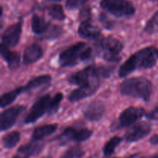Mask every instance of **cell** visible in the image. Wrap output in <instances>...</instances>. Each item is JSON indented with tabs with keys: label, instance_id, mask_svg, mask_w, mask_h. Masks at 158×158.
I'll return each mask as SVG.
<instances>
[{
	"label": "cell",
	"instance_id": "obj_1",
	"mask_svg": "<svg viewBox=\"0 0 158 158\" xmlns=\"http://www.w3.org/2000/svg\"><path fill=\"white\" fill-rule=\"evenodd\" d=\"M157 49L153 46L143 48L133 54L120 66L118 74L125 77L138 69H150L157 63Z\"/></svg>",
	"mask_w": 158,
	"mask_h": 158
},
{
	"label": "cell",
	"instance_id": "obj_2",
	"mask_svg": "<svg viewBox=\"0 0 158 158\" xmlns=\"http://www.w3.org/2000/svg\"><path fill=\"white\" fill-rule=\"evenodd\" d=\"M120 90L123 96L148 101L152 95L153 84L144 77H132L122 82Z\"/></svg>",
	"mask_w": 158,
	"mask_h": 158
},
{
	"label": "cell",
	"instance_id": "obj_3",
	"mask_svg": "<svg viewBox=\"0 0 158 158\" xmlns=\"http://www.w3.org/2000/svg\"><path fill=\"white\" fill-rule=\"evenodd\" d=\"M112 68L107 66H89L69 76L68 82L70 84L81 86L94 80L108 78L112 73Z\"/></svg>",
	"mask_w": 158,
	"mask_h": 158
},
{
	"label": "cell",
	"instance_id": "obj_4",
	"mask_svg": "<svg viewBox=\"0 0 158 158\" xmlns=\"http://www.w3.org/2000/svg\"><path fill=\"white\" fill-rule=\"evenodd\" d=\"M100 6L116 17H129L135 14L136 8L129 0H100Z\"/></svg>",
	"mask_w": 158,
	"mask_h": 158
},
{
	"label": "cell",
	"instance_id": "obj_5",
	"mask_svg": "<svg viewBox=\"0 0 158 158\" xmlns=\"http://www.w3.org/2000/svg\"><path fill=\"white\" fill-rule=\"evenodd\" d=\"M123 48V43L113 36L101 39L98 43V49L103 59L110 62H117L120 60V53Z\"/></svg>",
	"mask_w": 158,
	"mask_h": 158
},
{
	"label": "cell",
	"instance_id": "obj_6",
	"mask_svg": "<svg viewBox=\"0 0 158 158\" xmlns=\"http://www.w3.org/2000/svg\"><path fill=\"white\" fill-rule=\"evenodd\" d=\"M87 47L85 43H77L69 46L60 53L59 62L62 67H71L78 63L79 60L82 61L83 51Z\"/></svg>",
	"mask_w": 158,
	"mask_h": 158
},
{
	"label": "cell",
	"instance_id": "obj_7",
	"mask_svg": "<svg viewBox=\"0 0 158 158\" xmlns=\"http://www.w3.org/2000/svg\"><path fill=\"white\" fill-rule=\"evenodd\" d=\"M51 100L52 98H51L50 95L46 94V95L40 97L38 100H36L26 115L24 120V123L26 124L34 123L40 117H43V114H46V112H49Z\"/></svg>",
	"mask_w": 158,
	"mask_h": 158
},
{
	"label": "cell",
	"instance_id": "obj_8",
	"mask_svg": "<svg viewBox=\"0 0 158 158\" xmlns=\"http://www.w3.org/2000/svg\"><path fill=\"white\" fill-rule=\"evenodd\" d=\"M26 110V106L17 105L3 111L0 116V129L5 131L12 127L16 122L20 114Z\"/></svg>",
	"mask_w": 158,
	"mask_h": 158
},
{
	"label": "cell",
	"instance_id": "obj_9",
	"mask_svg": "<svg viewBox=\"0 0 158 158\" xmlns=\"http://www.w3.org/2000/svg\"><path fill=\"white\" fill-rule=\"evenodd\" d=\"M23 28V22L19 21L9 26L2 35L1 45L8 48L13 47L18 44Z\"/></svg>",
	"mask_w": 158,
	"mask_h": 158
},
{
	"label": "cell",
	"instance_id": "obj_10",
	"mask_svg": "<svg viewBox=\"0 0 158 158\" xmlns=\"http://www.w3.org/2000/svg\"><path fill=\"white\" fill-rule=\"evenodd\" d=\"M146 114L145 110L142 107L131 106L125 109L119 117V123L123 127L134 124Z\"/></svg>",
	"mask_w": 158,
	"mask_h": 158
},
{
	"label": "cell",
	"instance_id": "obj_11",
	"mask_svg": "<svg viewBox=\"0 0 158 158\" xmlns=\"http://www.w3.org/2000/svg\"><path fill=\"white\" fill-rule=\"evenodd\" d=\"M100 86V80H94L86 84L74 89L68 97V100L71 103L77 102L80 100L93 95Z\"/></svg>",
	"mask_w": 158,
	"mask_h": 158
},
{
	"label": "cell",
	"instance_id": "obj_12",
	"mask_svg": "<svg viewBox=\"0 0 158 158\" xmlns=\"http://www.w3.org/2000/svg\"><path fill=\"white\" fill-rule=\"evenodd\" d=\"M93 131L87 128H81L77 130L75 127H68L60 135V140H73L82 142L88 140L92 136Z\"/></svg>",
	"mask_w": 158,
	"mask_h": 158
},
{
	"label": "cell",
	"instance_id": "obj_13",
	"mask_svg": "<svg viewBox=\"0 0 158 158\" xmlns=\"http://www.w3.org/2000/svg\"><path fill=\"white\" fill-rule=\"evenodd\" d=\"M151 131V125L147 122L138 123L131 128L125 134L127 142H137L144 138Z\"/></svg>",
	"mask_w": 158,
	"mask_h": 158
},
{
	"label": "cell",
	"instance_id": "obj_14",
	"mask_svg": "<svg viewBox=\"0 0 158 158\" xmlns=\"http://www.w3.org/2000/svg\"><path fill=\"white\" fill-rule=\"evenodd\" d=\"M105 112L104 105L98 100L88 103L83 110L85 118L89 121H98L103 117Z\"/></svg>",
	"mask_w": 158,
	"mask_h": 158
},
{
	"label": "cell",
	"instance_id": "obj_15",
	"mask_svg": "<svg viewBox=\"0 0 158 158\" xmlns=\"http://www.w3.org/2000/svg\"><path fill=\"white\" fill-rule=\"evenodd\" d=\"M43 148V145L39 143V141L32 140L26 144L20 147L17 151L19 158H29L30 157L36 156L40 154Z\"/></svg>",
	"mask_w": 158,
	"mask_h": 158
},
{
	"label": "cell",
	"instance_id": "obj_16",
	"mask_svg": "<svg viewBox=\"0 0 158 158\" xmlns=\"http://www.w3.org/2000/svg\"><path fill=\"white\" fill-rule=\"evenodd\" d=\"M43 56V49L37 43L28 46L23 52V63L26 66L35 63Z\"/></svg>",
	"mask_w": 158,
	"mask_h": 158
},
{
	"label": "cell",
	"instance_id": "obj_17",
	"mask_svg": "<svg viewBox=\"0 0 158 158\" xmlns=\"http://www.w3.org/2000/svg\"><path fill=\"white\" fill-rule=\"evenodd\" d=\"M78 33L81 37L89 40H99L101 30L97 26L90 24L89 22L81 23L78 28Z\"/></svg>",
	"mask_w": 158,
	"mask_h": 158
},
{
	"label": "cell",
	"instance_id": "obj_18",
	"mask_svg": "<svg viewBox=\"0 0 158 158\" xmlns=\"http://www.w3.org/2000/svg\"><path fill=\"white\" fill-rule=\"evenodd\" d=\"M31 27L32 32L36 35L46 34L51 27V25L49 22L45 19L44 17H42L37 14H34L32 17L31 21Z\"/></svg>",
	"mask_w": 158,
	"mask_h": 158
},
{
	"label": "cell",
	"instance_id": "obj_19",
	"mask_svg": "<svg viewBox=\"0 0 158 158\" xmlns=\"http://www.w3.org/2000/svg\"><path fill=\"white\" fill-rule=\"evenodd\" d=\"M1 55L6 60L9 69H15L19 66L20 63L19 53L9 49V48L1 45Z\"/></svg>",
	"mask_w": 158,
	"mask_h": 158
},
{
	"label": "cell",
	"instance_id": "obj_20",
	"mask_svg": "<svg viewBox=\"0 0 158 158\" xmlns=\"http://www.w3.org/2000/svg\"><path fill=\"white\" fill-rule=\"evenodd\" d=\"M57 124H46L35 128L32 133V140L40 141L47 136L53 134L57 129Z\"/></svg>",
	"mask_w": 158,
	"mask_h": 158
},
{
	"label": "cell",
	"instance_id": "obj_21",
	"mask_svg": "<svg viewBox=\"0 0 158 158\" xmlns=\"http://www.w3.org/2000/svg\"><path fill=\"white\" fill-rule=\"evenodd\" d=\"M51 81V77L49 75H42L39 77H35L29 80L24 86H23V90L24 92H28L29 90H32L36 88L40 87L42 86L47 84Z\"/></svg>",
	"mask_w": 158,
	"mask_h": 158
},
{
	"label": "cell",
	"instance_id": "obj_22",
	"mask_svg": "<svg viewBox=\"0 0 158 158\" xmlns=\"http://www.w3.org/2000/svg\"><path fill=\"white\" fill-rule=\"evenodd\" d=\"M23 92H24L23 87H18L13 90L9 91V92L3 94L1 97V101H0L1 108H4L6 106H9V104H11L12 102L15 101L16 97Z\"/></svg>",
	"mask_w": 158,
	"mask_h": 158
},
{
	"label": "cell",
	"instance_id": "obj_23",
	"mask_svg": "<svg viewBox=\"0 0 158 158\" xmlns=\"http://www.w3.org/2000/svg\"><path fill=\"white\" fill-rule=\"evenodd\" d=\"M21 138V134L18 131H12L6 134L2 138V145L6 149H11L17 145Z\"/></svg>",
	"mask_w": 158,
	"mask_h": 158
},
{
	"label": "cell",
	"instance_id": "obj_24",
	"mask_svg": "<svg viewBox=\"0 0 158 158\" xmlns=\"http://www.w3.org/2000/svg\"><path fill=\"white\" fill-rule=\"evenodd\" d=\"M47 11L49 16L52 17L53 19L63 21L66 19V15H65L63 8L60 4L54 3V4L50 5L47 8Z\"/></svg>",
	"mask_w": 158,
	"mask_h": 158
},
{
	"label": "cell",
	"instance_id": "obj_25",
	"mask_svg": "<svg viewBox=\"0 0 158 158\" xmlns=\"http://www.w3.org/2000/svg\"><path fill=\"white\" fill-rule=\"evenodd\" d=\"M122 141V138L120 137H114L111 138L103 147V154L106 157L111 156L115 151L116 148L119 146Z\"/></svg>",
	"mask_w": 158,
	"mask_h": 158
},
{
	"label": "cell",
	"instance_id": "obj_26",
	"mask_svg": "<svg viewBox=\"0 0 158 158\" xmlns=\"http://www.w3.org/2000/svg\"><path fill=\"white\" fill-rule=\"evenodd\" d=\"M144 32L150 35L158 33V10L148 21L145 26Z\"/></svg>",
	"mask_w": 158,
	"mask_h": 158
},
{
	"label": "cell",
	"instance_id": "obj_27",
	"mask_svg": "<svg viewBox=\"0 0 158 158\" xmlns=\"http://www.w3.org/2000/svg\"><path fill=\"white\" fill-rule=\"evenodd\" d=\"M84 155V151L80 146H75L69 148L63 153L60 158H82Z\"/></svg>",
	"mask_w": 158,
	"mask_h": 158
},
{
	"label": "cell",
	"instance_id": "obj_28",
	"mask_svg": "<svg viewBox=\"0 0 158 158\" xmlns=\"http://www.w3.org/2000/svg\"><path fill=\"white\" fill-rule=\"evenodd\" d=\"M63 94L61 93H57L55 96H54L53 98H52L50 103V106H49V110L48 114H52L53 113H55L56 111L58 109L59 106H60V102L63 100Z\"/></svg>",
	"mask_w": 158,
	"mask_h": 158
},
{
	"label": "cell",
	"instance_id": "obj_29",
	"mask_svg": "<svg viewBox=\"0 0 158 158\" xmlns=\"http://www.w3.org/2000/svg\"><path fill=\"white\" fill-rule=\"evenodd\" d=\"M89 0H66L65 6L68 10H74L85 6Z\"/></svg>",
	"mask_w": 158,
	"mask_h": 158
},
{
	"label": "cell",
	"instance_id": "obj_30",
	"mask_svg": "<svg viewBox=\"0 0 158 158\" xmlns=\"http://www.w3.org/2000/svg\"><path fill=\"white\" fill-rule=\"evenodd\" d=\"M91 17V9L88 6H83L81 8L79 13V18L82 23L89 22Z\"/></svg>",
	"mask_w": 158,
	"mask_h": 158
},
{
	"label": "cell",
	"instance_id": "obj_31",
	"mask_svg": "<svg viewBox=\"0 0 158 158\" xmlns=\"http://www.w3.org/2000/svg\"><path fill=\"white\" fill-rule=\"evenodd\" d=\"M62 33V28L59 26H51L50 29L46 34L47 39H54L58 37Z\"/></svg>",
	"mask_w": 158,
	"mask_h": 158
},
{
	"label": "cell",
	"instance_id": "obj_32",
	"mask_svg": "<svg viewBox=\"0 0 158 158\" xmlns=\"http://www.w3.org/2000/svg\"><path fill=\"white\" fill-rule=\"evenodd\" d=\"M99 19H100L102 25H103L106 29H110L114 27V23L112 20L108 18L107 15L105 13H100V16H99Z\"/></svg>",
	"mask_w": 158,
	"mask_h": 158
},
{
	"label": "cell",
	"instance_id": "obj_33",
	"mask_svg": "<svg viewBox=\"0 0 158 158\" xmlns=\"http://www.w3.org/2000/svg\"><path fill=\"white\" fill-rule=\"evenodd\" d=\"M147 117L150 120H158V106L147 114Z\"/></svg>",
	"mask_w": 158,
	"mask_h": 158
},
{
	"label": "cell",
	"instance_id": "obj_34",
	"mask_svg": "<svg viewBox=\"0 0 158 158\" xmlns=\"http://www.w3.org/2000/svg\"><path fill=\"white\" fill-rule=\"evenodd\" d=\"M150 143L154 146H158V134H155L150 139Z\"/></svg>",
	"mask_w": 158,
	"mask_h": 158
},
{
	"label": "cell",
	"instance_id": "obj_35",
	"mask_svg": "<svg viewBox=\"0 0 158 158\" xmlns=\"http://www.w3.org/2000/svg\"><path fill=\"white\" fill-rule=\"evenodd\" d=\"M143 158H158V153L157 154H154V155H151V156H149V157H146Z\"/></svg>",
	"mask_w": 158,
	"mask_h": 158
},
{
	"label": "cell",
	"instance_id": "obj_36",
	"mask_svg": "<svg viewBox=\"0 0 158 158\" xmlns=\"http://www.w3.org/2000/svg\"><path fill=\"white\" fill-rule=\"evenodd\" d=\"M149 1L152 2H157L158 3V0H149Z\"/></svg>",
	"mask_w": 158,
	"mask_h": 158
},
{
	"label": "cell",
	"instance_id": "obj_37",
	"mask_svg": "<svg viewBox=\"0 0 158 158\" xmlns=\"http://www.w3.org/2000/svg\"><path fill=\"white\" fill-rule=\"evenodd\" d=\"M134 157H135V155L131 156V157H127V158H134ZM112 158H119V157H112Z\"/></svg>",
	"mask_w": 158,
	"mask_h": 158
},
{
	"label": "cell",
	"instance_id": "obj_38",
	"mask_svg": "<svg viewBox=\"0 0 158 158\" xmlns=\"http://www.w3.org/2000/svg\"><path fill=\"white\" fill-rule=\"evenodd\" d=\"M49 1H53V2H60L62 0H49Z\"/></svg>",
	"mask_w": 158,
	"mask_h": 158
},
{
	"label": "cell",
	"instance_id": "obj_39",
	"mask_svg": "<svg viewBox=\"0 0 158 158\" xmlns=\"http://www.w3.org/2000/svg\"><path fill=\"white\" fill-rule=\"evenodd\" d=\"M12 158H19V157H18V156H17V155H15V157H12Z\"/></svg>",
	"mask_w": 158,
	"mask_h": 158
},
{
	"label": "cell",
	"instance_id": "obj_40",
	"mask_svg": "<svg viewBox=\"0 0 158 158\" xmlns=\"http://www.w3.org/2000/svg\"><path fill=\"white\" fill-rule=\"evenodd\" d=\"M157 57H158V48L157 49Z\"/></svg>",
	"mask_w": 158,
	"mask_h": 158
},
{
	"label": "cell",
	"instance_id": "obj_41",
	"mask_svg": "<svg viewBox=\"0 0 158 158\" xmlns=\"http://www.w3.org/2000/svg\"><path fill=\"white\" fill-rule=\"evenodd\" d=\"M18 1H19V2H23V0H18Z\"/></svg>",
	"mask_w": 158,
	"mask_h": 158
},
{
	"label": "cell",
	"instance_id": "obj_42",
	"mask_svg": "<svg viewBox=\"0 0 158 158\" xmlns=\"http://www.w3.org/2000/svg\"><path fill=\"white\" fill-rule=\"evenodd\" d=\"M43 158H51L50 157H43Z\"/></svg>",
	"mask_w": 158,
	"mask_h": 158
}]
</instances>
